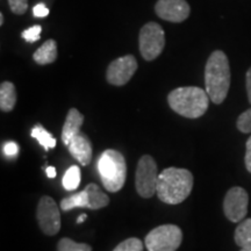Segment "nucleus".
<instances>
[{
    "instance_id": "f257e3e1",
    "label": "nucleus",
    "mask_w": 251,
    "mask_h": 251,
    "mask_svg": "<svg viewBox=\"0 0 251 251\" xmlns=\"http://www.w3.org/2000/svg\"><path fill=\"white\" fill-rule=\"evenodd\" d=\"M193 181V175L186 169L168 168L158 175L156 194L163 202L178 205L192 192Z\"/></svg>"
},
{
    "instance_id": "f03ea898",
    "label": "nucleus",
    "mask_w": 251,
    "mask_h": 251,
    "mask_svg": "<svg viewBox=\"0 0 251 251\" xmlns=\"http://www.w3.org/2000/svg\"><path fill=\"white\" fill-rule=\"evenodd\" d=\"M205 85L209 99L220 105L227 98L230 87V67L227 55L222 50L213 51L205 68Z\"/></svg>"
},
{
    "instance_id": "7ed1b4c3",
    "label": "nucleus",
    "mask_w": 251,
    "mask_h": 251,
    "mask_svg": "<svg viewBox=\"0 0 251 251\" xmlns=\"http://www.w3.org/2000/svg\"><path fill=\"white\" fill-rule=\"evenodd\" d=\"M168 102L177 114L187 119H198L207 112L209 96L205 90L197 86L178 87L168 96Z\"/></svg>"
},
{
    "instance_id": "20e7f679",
    "label": "nucleus",
    "mask_w": 251,
    "mask_h": 251,
    "mask_svg": "<svg viewBox=\"0 0 251 251\" xmlns=\"http://www.w3.org/2000/svg\"><path fill=\"white\" fill-rule=\"evenodd\" d=\"M98 172L103 187L108 192H119L124 187L127 177V165L120 151L105 150L99 157Z\"/></svg>"
},
{
    "instance_id": "39448f33",
    "label": "nucleus",
    "mask_w": 251,
    "mask_h": 251,
    "mask_svg": "<svg viewBox=\"0 0 251 251\" xmlns=\"http://www.w3.org/2000/svg\"><path fill=\"white\" fill-rule=\"evenodd\" d=\"M183 241L181 229L176 225H163L153 228L147 235L146 244L148 251H176Z\"/></svg>"
},
{
    "instance_id": "423d86ee",
    "label": "nucleus",
    "mask_w": 251,
    "mask_h": 251,
    "mask_svg": "<svg viewBox=\"0 0 251 251\" xmlns=\"http://www.w3.org/2000/svg\"><path fill=\"white\" fill-rule=\"evenodd\" d=\"M140 52L146 61H153L163 52L165 34L161 25L148 23L141 28L139 36Z\"/></svg>"
},
{
    "instance_id": "0eeeda50",
    "label": "nucleus",
    "mask_w": 251,
    "mask_h": 251,
    "mask_svg": "<svg viewBox=\"0 0 251 251\" xmlns=\"http://www.w3.org/2000/svg\"><path fill=\"white\" fill-rule=\"evenodd\" d=\"M158 169L155 159L150 155H144L137 163L135 175V186L137 193L144 199H149L156 193L158 181Z\"/></svg>"
},
{
    "instance_id": "6e6552de",
    "label": "nucleus",
    "mask_w": 251,
    "mask_h": 251,
    "mask_svg": "<svg viewBox=\"0 0 251 251\" xmlns=\"http://www.w3.org/2000/svg\"><path fill=\"white\" fill-rule=\"evenodd\" d=\"M36 218L40 229L46 235L54 236L61 229V213L57 203L51 197L45 196L41 198L37 205Z\"/></svg>"
},
{
    "instance_id": "1a4fd4ad",
    "label": "nucleus",
    "mask_w": 251,
    "mask_h": 251,
    "mask_svg": "<svg viewBox=\"0 0 251 251\" xmlns=\"http://www.w3.org/2000/svg\"><path fill=\"white\" fill-rule=\"evenodd\" d=\"M249 196L243 187H231L224 200V212L226 218L231 222H241L248 214Z\"/></svg>"
},
{
    "instance_id": "9d476101",
    "label": "nucleus",
    "mask_w": 251,
    "mask_h": 251,
    "mask_svg": "<svg viewBox=\"0 0 251 251\" xmlns=\"http://www.w3.org/2000/svg\"><path fill=\"white\" fill-rule=\"evenodd\" d=\"M137 70V61L133 55H126L114 59L108 65L106 78L111 85H126Z\"/></svg>"
},
{
    "instance_id": "9b49d317",
    "label": "nucleus",
    "mask_w": 251,
    "mask_h": 251,
    "mask_svg": "<svg viewBox=\"0 0 251 251\" xmlns=\"http://www.w3.org/2000/svg\"><path fill=\"white\" fill-rule=\"evenodd\" d=\"M155 12L163 20L179 24L190 17L191 7L186 0H158Z\"/></svg>"
},
{
    "instance_id": "f8f14e48",
    "label": "nucleus",
    "mask_w": 251,
    "mask_h": 251,
    "mask_svg": "<svg viewBox=\"0 0 251 251\" xmlns=\"http://www.w3.org/2000/svg\"><path fill=\"white\" fill-rule=\"evenodd\" d=\"M68 148L71 156L83 166L89 165L91 161H92V143H91L89 137L84 133H81V131L70 141Z\"/></svg>"
},
{
    "instance_id": "ddd939ff",
    "label": "nucleus",
    "mask_w": 251,
    "mask_h": 251,
    "mask_svg": "<svg viewBox=\"0 0 251 251\" xmlns=\"http://www.w3.org/2000/svg\"><path fill=\"white\" fill-rule=\"evenodd\" d=\"M84 124V115L77 108H70L65 119L62 129V141L65 146H69L70 141L80 133V128Z\"/></svg>"
},
{
    "instance_id": "4468645a",
    "label": "nucleus",
    "mask_w": 251,
    "mask_h": 251,
    "mask_svg": "<svg viewBox=\"0 0 251 251\" xmlns=\"http://www.w3.org/2000/svg\"><path fill=\"white\" fill-rule=\"evenodd\" d=\"M57 58V43L55 40H47L33 54V59L37 64L47 65L54 63Z\"/></svg>"
},
{
    "instance_id": "2eb2a0df",
    "label": "nucleus",
    "mask_w": 251,
    "mask_h": 251,
    "mask_svg": "<svg viewBox=\"0 0 251 251\" xmlns=\"http://www.w3.org/2000/svg\"><path fill=\"white\" fill-rule=\"evenodd\" d=\"M87 198V207L89 209H101L109 203V198L106 193L100 190L97 184H89L84 188Z\"/></svg>"
},
{
    "instance_id": "dca6fc26",
    "label": "nucleus",
    "mask_w": 251,
    "mask_h": 251,
    "mask_svg": "<svg viewBox=\"0 0 251 251\" xmlns=\"http://www.w3.org/2000/svg\"><path fill=\"white\" fill-rule=\"evenodd\" d=\"M17 103V91L11 81H4L0 85V109L2 112H11Z\"/></svg>"
},
{
    "instance_id": "f3484780",
    "label": "nucleus",
    "mask_w": 251,
    "mask_h": 251,
    "mask_svg": "<svg viewBox=\"0 0 251 251\" xmlns=\"http://www.w3.org/2000/svg\"><path fill=\"white\" fill-rule=\"evenodd\" d=\"M235 243L241 248L251 247V219L242 220L235 229Z\"/></svg>"
},
{
    "instance_id": "a211bd4d",
    "label": "nucleus",
    "mask_w": 251,
    "mask_h": 251,
    "mask_svg": "<svg viewBox=\"0 0 251 251\" xmlns=\"http://www.w3.org/2000/svg\"><path fill=\"white\" fill-rule=\"evenodd\" d=\"M87 198L85 191H80L74 196L67 197L61 201V209L64 212L71 211L74 208H86Z\"/></svg>"
},
{
    "instance_id": "6ab92c4d",
    "label": "nucleus",
    "mask_w": 251,
    "mask_h": 251,
    "mask_svg": "<svg viewBox=\"0 0 251 251\" xmlns=\"http://www.w3.org/2000/svg\"><path fill=\"white\" fill-rule=\"evenodd\" d=\"M31 136L39 141V143L45 148V150H49L56 147L55 137H52V135L41 125H36L31 129Z\"/></svg>"
},
{
    "instance_id": "aec40b11",
    "label": "nucleus",
    "mask_w": 251,
    "mask_h": 251,
    "mask_svg": "<svg viewBox=\"0 0 251 251\" xmlns=\"http://www.w3.org/2000/svg\"><path fill=\"white\" fill-rule=\"evenodd\" d=\"M63 187L67 191H75L80 184V170L77 165H72L63 177Z\"/></svg>"
},
{
    "instance_id": "412c9836",
    "label": "nucleus",
    "mask_w": 251,
    "mask_h": 251,
    "mask_svg": "<svg viewBox=\"0 0 251 251\" xmlns=\"http://www.w3.org/2000/svg\"><path fill=\"white\" fill-rule=\"evenodd\" d=\"M57 251H92V248L86 243H77L71 238L64 237L58 242Z\"/></svg>"
},
{
    "instance_id": "4be33fe9",
    "label": "nucleus",
    "mask_w": 251,
    "mask_h": 251,
    "mask_svg": "<svg viewBox=\"0 0 251 251\" xmlns=\"http://www.w3.org/2000/svg\"><path fill=\"white\" fill-rule=\"evenodd\" d=\"M113 251H143V242L136 237L127 238Z\"/></svg>"
},
{
    "instance_id": "5701e85b",
    "label": "nucleus",
    "mask_w": 251,
    "mask_h": 251,
    "mask_svg": "<svg viewBox=\"0 0 251 251\" xmlns=\"http://www.w3.org/2000/svg\"><path fill=\"white\" fill-rule=\"evenodd\" d=\"M236 127L241 133H251V108L247 109L246 112H243L242 114L238 117Z\"/></svg>"
},
{
    "instance_id": "b1692460",
    "label": "nucleus",
    "mask_w": 251,
    "mask_h": 251,
    "mask_svg": "<svg viewBox=\"0 0 251 251\" xmlns=\"http://www.w3.org/2000/svg\"><path fill=\"white\" fill-rule=\"evenodd\" d=\"M41 31H42V27L40 25H35V26H31L27 28L26 30H24L21 35H23L24 40L27 41L28 43H34L40 40Z\"/></svg>"
},
{
    "instance_id": "393cba45",
    "label": "nucleus",
    "mask_w": 251,
    "mask_h": 251,
    "mask_svg": "<svg viewBox=\"0 0 251 251\" xmlns=\"http://www.w3.org/2000/svg\"><path fill=\"white\" fill-rule=\"evenodd\" d=\"M8 5L12 13L23 15L28 9V0H8Z\"/></svg>"
},
{
    "instance_id": "a878e982",
    "label": "nucleus",
    "mask_w": 251,
    "mask_h": 251,
    "mask_svg": "<svg viewBox=\"0 0 251 251\" xmlns=\"http://www.w3.org/2000/svg\"><path fill=\"white\" fill-rule=\"evenodd\" d=\"M33 15L35 18H46L49 15V8L47 7L45 2H39L33 7Z\"/></svg>"
},
{
    "instance_id": "bb28decb",
    "label": "nucleus",
    "mask_w": 251,
    "mask_h": 251,
    "mask_svg": "<svg viewBox=\"0 0 251 251\" xmlns=\"http://www.w3.org/2000/svg\"><path fill=\"white\" fill-rule=\"evenodd\" d=\"M19 151V147L15 142H7L4 146V153L5 156L9 157V158H13L18 155Z\"/></svg>"
},
{
    "instance_id": "cd10ccee",
    "label": "nucleus",
    "mask_w": 251,
    "mask_h": 251,
    "mask_svg": "<svg viewBox=\"0 0 251 251\" xmlns=\"http://www.w3.org/2000/svg\"><path fill=\"white\" fill-rule=\"evenodd\" d=\"M246 157H244V163H246L247 170L251 174V136L248 139L246 143Z\"/></svg>"
},
{
    "instance_id": "c85d7f7f",
    "label": "nucleus",
    "mask_w": 251,
    "mask_h": 251,
    "mask_svg": "<svg viewBox=\"0 0 251 251\" xmlns=\"http://www.w3.org/2000/svg\"><path fill=\"white\" fill-rule=\"evenodd\" d=\"M246 85H247V93H248V99L251 103V68L248 70L246 75Z\"/></svg>"
},
{
    "instance_id": "c756f323",
    "label": "nucleus",
    "mask_w": 251,
    "mask_h": 251,
    "mask_svg": "<svg viewBox=\"0 0 251 251\" xmlns=\"http://www.w3.org/2000/svg\"><path fill=\"white\" fill-rule=\"evenodd\" d=\"M46 172H47V176H48L49 178H55L56 177V169L54 168V166H48Z\"/></svg>"
},
{
    "instance_id": "7c9ffc66",
    "label": "nucleus",
    "mask_w": 251,
    "mask_h": 251,
    "mask_svg": "<svg viewBox=\"0 0 251 251\" xmlns=\"http://www.w3.org/2000/svg\"><path fill=\"white\" fill-rule=\"evenodd\" d=\"M86 219H87V215L86 214H81L79 218H78V220H77V224H81V222L85 221Z\"/></svg>"
},
{
    "instance_id": "2f4dec72",
    "label": "nucleus",
    "mask_w": 251,
    "mask_h": 251,
    "mask_svg": "<svg viewBox=\"0 0 251 251\" xmlns=\"http://www.w3.org/2000/svg\"><path fill=\"white\" fill-rule=\"evenodd\" d=\"M4 25V14L0 13V26H2Z\"/></svg>"
},
{
    "instance_id": "473e14b6",
    "label": "nucleus",
    "mask_w": 251,
    "mask_h": 251,
    "mask_svg": "<svg viewBox=\"0 0 251 251\" xmlns=\"http://www.w3.org/2000/svg\"><path fill=\"white\" fill-rule=\"evenodd\" d=\"M241 251H251V247L250 248H242Z\"/></svg>"
}]
</instances>
